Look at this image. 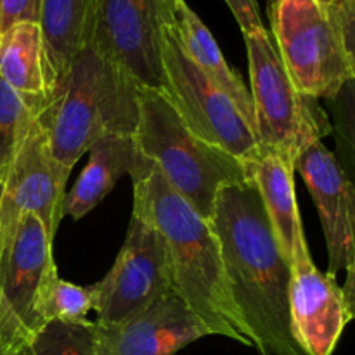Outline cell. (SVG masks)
<instances>
[{"label":"cell","mask_w":355,"mask_h":355,"mask_svg":"<svg viewBox=\"0 0 355 355\" xmlns=\"http://www.w3.org/2000/svg\"><path fill=\"white\" fill-rule=\"evenodd\" d=\"M179 0H94L87 44L137 87L162 89V33Z\"/></svg>","instance_id":"cell-9"},{"label":"cell","mask_w":355,"mask_h":355,"mask_svg":"<svg viewBox=\"0 0 355 355\" xmlns=\"http://www.w3.org/2000/svg\"><path fill=\"white\" fill-rule=\"evenodd\" d=\"M68 177V170L52 156L47 128L38 116L0 182V245L10 238L24 214L35 215L54 241L64 217Z\"/></svg>","instance_id":"cell-11"},{"label":"cell","mask_w":355,"mask_h":355,"mask_svg":"<svg viewBox=\"0 0 355 355\" xmlns=\"http://www.w3.org/2000/svg\"><path fill=\"white\" fill-rule=\"evenodd\" d=\"M295 170L304 177L321 217L328 246V274L336 276L340 270H347L349 276L343 290L354 298L355 207L352 182L322 141L312 142L302 151Z\"/></svg>","instance_id":"cell-13"},{"label":"cell","mask_w":355,"mask_h":355,"mask_svg":"<svg viewBox=\"0 0 355 355\" xmlns=\"http://www.w3.org/2000/svg\"><path fill=\"white\" fill-rule=\"evenodd\" d=\"M37 118L38 114H35L0 78V182L9 172L21 144Z\"/></svg>","instance_id":"cell-22"},{"label":"cell","mask_w":355,"mask_h":355,"mask_svg":"<svg viewBox=\"0 0 355 355\" xmlns=\"http://www.w3.org/2000/svg\"><path fill=\"white\" fill-rule=\"evenodd\" d=\"M0 355H6V354H3V352H2V350H0Z\"/></svg>","instance_id":"cell-26"},{"label":"cell","mask_w":355,"mask_h":355,"mask_svg":"<svg viewBox=\"0 0 355 355\" xmlns=\"http://www.w3.org/2000/svg\"><path fill=\"white\" fill-rule=\"evenodd\" d=\"M173 21L163 26L162 33V89L194 134L250 170L260 155L252 127L231 99L187 58L177 38Z\"/></svg>","instance_id":"cell-7"},{"label":"cell","mask_w":355,"mask_h":355,"mask_svg":"<svg viewBox=\"0 0 355 355\" xmlns=\"http://www.w3.org/2000/svg\"><path fill=\"white\" fill-rule=\"evenodd\" d=\"M40 0H0V33L17 23H37Z\"/></svg>","instance_id":"cell-23"},{"label":"cell","mask_w":355,"mask_h":355,"mask_svg":"<svg viewBox=\"0 0 355 355\" xmlns=\"http://www.w3.org/2000/svg\"><path fill=\"white\" fill-rule=\"evenodd\" d=\"M245 42L257 144L295 168L302 151L331 132L328 116L318 99L298 92L266 28L246 33Z\"/></svg>","instance_id":"cell-6"},{"label":"cell","mask_w":355,"mask_h":355,"mask_svg":"<svg viewBox=\"0 0 355 355\" xmlns=\"http://www.w3.org/2000/svg\"><path fill=\"white\" fill-rule=\"evenodd\" d=\"M295 168L272 153H260L250 166V177L260 194L276 241L286 260L305 245L304 225L295 196Z\"/></svg>","instance_id":"cell-17"},{"label":"cell","mask_w":355,"mask_h":355,"mask_svg":"<svg viewBox=\"0 0 355 355\" xmlns=\"http://www.w3.org/2000/svg\"><path fill=\"white\" fill-rule=\"evenodd\" d=\"M0 189H2V187H0Z\"/></svg>","instance_id":"cell-27"},{"label":"cell","mask_w":355,"mask_h":355,"mask_svg":"<svg viewBox=\"0 0 355 355\" xmlns=\"http://www.w3.org/2000/svg\"><path fill=\"white\" fill-rule=\"evenodd\" d=\"M173 26H175L177 38H179L187 58L201 69V73L220 92H224L231 99V103L238 107V111L253 130L255 118H253L250 90L246 89L245 82L239 78L238 73L225 62L214 35L210 33L207 24L200 19V16L187 6L186 0H179L177 3Z\"/></svg>","instance_id":"cell-18"},{"label":"cell","mask_w":355,"mask_h":355,"mask_svg":"<svg viewBox=\"0 0 355 355\" xmlns=\"http://www.w3.org/2000/svg\"><path fill=\"white\" fill-rule=\"evenodd\" d=\"M92 7L94 0H40L38 26L58 82L89 42Z\"/></svg>","instance_id":"cell-19"},{"label":"cell","mask_w":355,"mask_h":355,"mask_svg":"<svg viewBox=\"0 0 355 355\" xmlns=\"http://www.w3.org/2000/svg\"><path fill=\"white\" fill-rule=\"evenodd\" d=\"M40 120L52 156L71 172L94 142L110 135H134L137 85L87 44L59 78L54 99Z\"/></svg>","instance_id":"cell-3"},{"label":"cell","mask_w":355,"mask_h":355,"mask_svg":"<svg viewBox=\"0 0 355 355\" xmlns=\"http://www.w3.org/2000/svg\"><path fill=\"white\" fill-rule=\"evenodd\" d=\"M90 158L73 189L66 193L64 215L80 220L113 191L120 177H134L146 159L128 135H110L89 148Z\"/></svg>","instance_id":"cell-16"},{"label":"cell","mask_w":355,"mask_h":355,"mask_svg":"<svg viewBox=\"0 0 355 355\" xmlns=\"http://www.w3.org/2000/svg\"><path fill=\"white\" fill-rule=\"evenodd\" d=\"M225 3L229 6L231 12L234 14L243 35L263 28L257 0H225Z\"/></svg>","instance_id":"cell-24"},{"label":"cell","mask_w":355,"mask_h":355,"mask_svg":"<svg viewBox=\"0 0 355 355\" xmlns=\"http://www.w3.org/2000/svg\"><path fill=\"white\" fill-rule=\"evenodd\" d=\"M276 51L298 92L335 99L355 76L354 44L319 0H270Z\"/></svg>","instance_id":"cell-5"},{"label":"cell","mask_w":355,"mask_h":355,"mask_svg":"<svg viewBox=\"0 0 355 355\" xmlns=\"http://www.w3.org/2000/svg\"><path fill=\"white\" fill-rule=\"evenodd\" d=\"M132 182V214L149 222L163 238L177 297L198 315L210 335L255 347L232 300L220 243L211 222L180 198L148 159Z\"/></svg>","instance_id":"cell-2"},{"label":"cell","mask_w":355,"mask_h":355,"mask_svg":"<svg viewBox=\"0 0 355 355\" xmlns=\"http://www.w3.org/2000/svg\"><path fill=\"white\" fill-rule=\"evenodd\" d=\"M354 298L336 277L321 272L305 243L291 260L290 324L304 355H331L345 326L354 318Z\"/></svg>","instance_id":"cell-12"},{"label":"cell","mask_w":355,"mask_h":355,"mask_svg":"<svg viewBox=\"0 0 355 355\" xmlns=\"http://www.w3.org/2000/svg\"><path fill=\"white\" fill-rule=\"evenodd\" d=\"M132 141L139 155L208 220L224 187L252 180L241 162L187 127L163 89L137 87V125Z\"/></svg>","instance_id":"cell-4"},{"label":"cell","mask_w":355,"mask_h":355,"mask_svg":"<svg viewBox=\"0 0 355 355\" xmlns=\"http://www.w3.org/2000/svg\"><path fill=\"white\" fill-rule=\"evenodd\" d=\"M208 335L198 315L177 295H168L127 321L96 322V355H175Z\"/></svg>","instance_id":"cell-14"},{"label":"cell","mask_w":355,"mask_h":355,"mask_svg":"<svg viewBox=\"0 0 355 355\" xmlns=\"http://www.w3.org/2000/svg\"><path fill=\"white\" fill-rule=\"evenodd\" d=\"M16 355H96V321H49Z\"/></svg>","instance_id":"cell-20"},{"label":"cell","mask_w":355,"mask_h":355,"mask_svg":"<svg viewBox=\"0 0 355 355\" xmlns=\"http://www.w3.org/2000/svg\"><path fill=\"white\" fill-rule=\"evenodd\" d=\"M52 243L42 222L24 214L0 245V347L7 355H16L44 326L38 300L58 274Z\"/></svg>","instance_id":"cell-8"},{"label":"cell","mask_w":355,"mask_h":355,"mask_svg":"<svg viewBox=\"0 0 355 355\" xmlns=\"http://www.w3.org/2000/svg\"><path fill=\"white\" fill-rule=\"evenodd\" d=\"M319 2H322V3H333V2H336V0H319Z\"/></svg>","instance_id":"cell-25"},{"label":"cell","mask_w":355,"mask_h":355,"mask_svg":"<svg viewBox=\"0 0 355 355\" xmlns=\"http://www.w3.org/2000/svg\"><path fill=\"white\" fill-rule=\"evenodd\" d=\"M210 222L220 243L232 300L255 349L262 355H304L291 335V266L253 180L224 187Z\"/></svg>","instance_id":"cell-1"},{"label":"cell","mask_w":355,"mask_h":355,"mask_svg":"<svg viewBox=\"0 0 355 355\" xmlns=\"http://www.w3.org/2000/svg\"><path fill=\"white\" fill-rule=\"evenodd\" d=\"M0 78L38 116L51 106L58 78L45 58L37 23H17L0 33Z\"/></svg>","instance_id":"cell-15"},{"label":"cell","mask_w":355,"mask_h":355,"mask_svg":"<svg viewBox=\"0 0 355 355\" xmlns=\"http://www.w3.org/2000/svg\"><path fill=\"white\" fill-rule=\"evenodd\" d=\"M94 309L96 293L92 286H78L61 279L58 274L45 283L38 300V314L44 324L49 321H85Z\"/></svg>","instance_id":"cell-21"},{"label":"cell","mask_w":355,"mask_h":355,"mask_svg":"<svg viewBox=\"0 0 355 355\" xmlns=\"http://www.w3.org/2000/svg\"><path fill=\"white\" fill-rule=\"evenodd\" d=\"M97 324H116L175 295L168 255L159 232L132 214L127 238L110 272L92 284Z\"/></svg>","instance_id":"cell-10"}]
</instances>
